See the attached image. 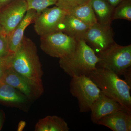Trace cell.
Masks as SVG:
<instances>
[{
  "instance_id": "6da1fadb",
  "label": "cell",
  "mask_w": 131,
  "mask_h": 131,
  "mask_svg": "<svg viewBox=\"0 0 131 131\" xmlns=\"http://www.w3.org/2000/svg\"><path fill=\"white\" fill-rule=\"evenodd\" d=\"M11 67L28 82L37 98L43 94L44 88L42 64L37 46L30 39L24 36L13 54Z\"/></svg>"
},
{
  "instance_id": "7a4b0ae2",
  "label": "cell",
  "mask_w": 131,
  "mask_h": 131,
  "mask_svg": "<svg viewBox=\"0 0 131 131\" xmlns=\"http://www.w3.org/2000/svg\"><path fill=\"white\" fill-rule=\"evenodd\" d=\"M89 77L106 95L131 111V87L115 73L96 67Z\"/></svg>"
},
{
  "instance_id": "3957f363",
  "label": "cell",
  "mask_w": 131,
  "mask_h": 131,
  "mask_svg": "<svg viewBox=\"0 0 131 131\" xmlns=\"http://www.w3.org/2000/svg\"><path fill=\"white\" fill-rule=\"evenodd\" d=\"M99 58L83 39L77 41L74 50L67 56L59 58V66L71 78L89 76L96 68Z\"/></svg>"
},
{
  "instance_id": "277c9868",
  "label": "cell",
  "mask_w": 131,
  "mask_h": 131,
  "mask_svg": "<svg viewBox=\"0 0 131 131\" xmlns=\"http://www.w3.org/2000/svg\"><path fill=\"white\" fill-rule=\"evenodd\" d=\"M96 54L99 58L96 67L110 70L119 77L131 69V45L122 46L114 42Z\"/></svg>"
},
{
  "instance_id": "5b68a950",
  "label": "cell",
  "mask_w": 131,
  "mask_h": 131,
  "mask_svg": "<svg viewBox=\"0 0 131 131\" xmlns=\"http://www.w3.org/2000/svg\"><path fill=\"white\" fill-rule=\"evenodd\" d=\"M71 78L70 91L78 101L80 112L90 111L93 103L100 94V90L89 76H80Z\"/></svg>"
},
{
  "instance_id": "8992f818",
  "label": "cell",
  "mask_w": 131,
  "mask_h": 131,
  "mask_svg": "<svg viewBox=\"0 0 131 131\" xmlns=\"http://www.w3.org/2000/svg\"><path fill=\"white\" fill-rule=\"evenodd\" d=\"M77 41L61 31L40 37V47L50 56L61 58L67 56L74 50Z\"/></svg>"
},
{
  "instance_id": "52a82bcc",
  "label": "cell",
  "mask_w": 131,
  "mask_h": 131,
  "mask_svg": "<svg viewBox=\"0 0 131 131\" xmlns=\"http://www.w3.org/2000/svg\"><path fill=\"white\" fill-rule=\"evenodd\" d=\"M68 12L58 7L46 8L37 15L34 22L35 32L40 37L62 32L64 20Z\"/></svg>"
},
{
  "instance_id": "ba28073f",
  "label": "cell",
  "mask_w": 131,
  "mask_h": 131,
  "mask_svg": "<svg viewBox=\"0 0 131 131\" xmlns=\"http://www.w3.org/2000/svg\"><path fill=\"white\" fill-rule=\"evenodd\" d=\"M114 36V32L110 26L97 22L89 27L83 39L97 54L105 50L115 42Z\"/></svg>"
},
{
  "instance_id": "9c48e42d",
  "label": "cell",
  "mask_w": 131,
  "mask_h": 131,
  "mask_svg": "<svg viewBox=\"0 0 131 131\" xmlns=\"http://www.w3.org/2000/svg\"><path fill=\"white\" fill-rule=\"evenodd\" d=\"M28 10L26 0H14L0 8V25L9 35L21 21Z\"/></svg>"
},
{
  "instance_id": "30bf717a",
  "label": "cell",
  "mask_w": 131,
  "mask_h": 131,
  "mask_svg": "<svg viewBox=\"0 0 131 131\" xmlns=\"http://www.w3.org/2000/svg\"><path fill=\"white\" fill-rule=\"evenodd\" d=\"M123 108H125L101 91L100 96L95 101L90 109L91 121L97 124L103 117Z\"/></svg>"
},
{
  "instance_id": "8fae6325",
  "label": "cell",
  "mask_w": 131,
  "mask_h": 131,
  "mask_svg": "<svg viewBox=\"0 0 131 131\" xmlns=\"http://www.w3.org/2000/svg\"><path fill=\"white\" fill-rule=\"evenodd\" d=\"M97 124L113 131H131V111L126 108L117 110L103 117Z\"/></svg>"
},
{
  "instance_id": "7c38bea8",
  "label": "cell",
  "mask_w": 131,
  "mask_h": 131,
  "mask_svg": "<svg viewBox=\"0 0 131 131\" xmlns=\"http://www.w3.org/2000/svg\"><path fill=\"white\" fill-rule=\"evenodd\" d=\"M37 15V12L35 10H27L21 21L8 35L10 54H13L16 51L25 36L24 32L26 28L31 24L34 22Z\"/></svg>"
},
{
  "instance_id": "4fadbf2b",
  "label": "cell",
  "mask_w": 131,
  "mask_h": 131,
  "mask_svg": "<svg viewBox=\"0 0 131 131\" xmlns=\"http://www.w3.org/2000/svg\"><path fill=\"white\" fill-rule=\"evenodd\" d=\"M1 82L13 87L24 94L29 100L37 98L34 90L28 82L11 67L6 70Z\"/></svg>"
},
{
  "instance_id": "5bb4252c",
  "label": "cell",
  "mask_w": 131,
  "mask_h": 131,
  "mask_svg": "<svg viewBox=\"0 0 131 131\" xmlns=\"http://www.w3.org/2000/svg\"><path fill=\"white\" fill-rule=\"evenodd\" d=\"M89 27L68 13L64 20L62 32L77 41L83 39L84 35Z\"/></svg>"
},
{
  "instance_id": "9a60e30c",
  "label": "cell",
  "mask_w": 131,
  "mask_h": 131,
  "mask_svg": "<svg viewBox=\"0 0 131 131\" xmlns=\"http://www.w3.org/2000/svg\"><path fill=\"white\" fill-rule=\"evenodd\" d=\"M91 4L97 22L104 25L110 26L113 21L114 8L107 0H91Z\"/></svg>"
},
{
  "instance_id": "2e32d148",
  "label": "cell",
  "mask_w": 131,
  "mask_h": 131,
  "mask_svg": "<svg viewBox=\"0 0 131 131\" xmlns=\"http://www.w3.org/2000/svg\"><path fill=\"white\" fill-rule=\"evenodd\" d=\"M27 99L24 94L13 87L0 82V102L16 105L25 103Z\"/></svg>"
},
{
  "instance_id": "e0dca14e",
  "label": "cell",
  "mask_w": 131,
  "mask_h": 131,
  "mask_svg": "<svg viewBox=\"0 0 131 131\" xmlns=\"http://www.w3.org/2000/svg\"><path fill=\"white\" fill-rule=\"evenodd\" d=\"M68 124L56 115H48L39 119L35 124V131H69Z\"/></svg>"
},
{
  "instance_id": "ac0fdd59",
  "label": "cell",
  "mask_w": 131,
  "mask_h": 131,
  "mask_svg": "<svg viewBox=\"0 0 131 131\" xmlns=\"http://www.w3.org/2000/svg\"><path fill=\"white\" fill-rule=\"evenodd\" d=\"M68 13L89 26L97 22L96 16L91 6V0L88 1Z\"/></svg>"
},
{
  "instance_id": "d6986e66",
  "label": "cell",
  "mask_w": 131,
  "mask_h": 131,
  "mask_svg": "<svg viewBox=\"0 0 131 131\" xmlns=\"http://www.w3.org/2000/svg\"><path fill=\"white\" fill-rule=\"evenodd\" d=\"M116 19L131 21V0H124L114 8L112 21Z\"/></svg>"
},
{
  "instance_id": "ffe728a7",
  "label": "cell",
  "mask_w": 131,
  "mask_h": 131,
  "mask_svg": "<svg viewBox=\"0 0 131 131\" xmlns=\"http://www.w3.org/2000/svg\"><path fill=\"white\" fill-rule=\"evenodd\" d=\"M28 6V10L33 9L37 14L48 8L50 6L56 5L57 0H26Z\"/></svg>"
},
{
  "instance_id": "44dd1931",
  "label": "cell",
  "mask_w": 131,
  "mask_h": 131,
  "mask_svg": "<svg viewBox=\"0 0 131 131\" xmlns=\"http://www.w3.org/2000/svg\"><path fill=\"white\" fill-rule=\"evenodd\" d=\"M89 1V0H57L56 5L69 12Z\"/></svg>"
},
{
  "instance_id": "7402d4cb",
  "label": "cell",
  "mask_w": 131,
  "mask_h": 131,
  "mask_svg": "<svg viewBox=\"0 0 131 131\" xmlns=\"http://www.w3.org/2000/svg\"><path fill=\"white\" fill-rule=\"evenodd\" d=\"M11 54L9 52L8 36L4 31L0 32V58Z\"/></svg>"
},
{
  "instance_id": "603a6c76",
  "label": "cell",
  "mask_w": 131,
  "mask_h": 131,
  "mask_svg": "<svg viewBox=\"0 0 131 131\" xmlns=\"http://www.w3.org/2000/svg\"><path fill=\"white\" fill-rule=\"evenodd\" d=\"M13 54H10L7 56L0 58V68L11 67Z\"/></svg>"
},
{
  "instance_id": "cb8c5ba5",
  "label": "cell",
  "mask_w": 131,
  "mask_h": 131,
  "mask_svg": "<svg viewBox=\"0 0 131 131\" xmlns=\"http://www.w3.org/2000/svg\"><path fill=\"white\" fill-rule=\"evenodd\" d=\"M123 76L125 77V81L131 87V69L127 70Z\"/></svg>"
},
{
  "instance_id": "d4e9b609",
  "label": "cell",
  "mask_w": 131,
  "mask_h": 131,
  "mask_svg": "<svg viewBox=\"0 0 131 131\" xmlns=\"http://www.w3.org/2000/svg\"><path fill=\"white\" fill-rule=\"evenodd\" d=\"M5 119V113L3 110H0V130L2 128L3 123Z\"/></svg>"
},
{
  "instance_id": "484cf974",
  "label": "cell",
  "mask_w": 131,
  "mask_h": 131,
  "mask_svg": "<svg viewBox=\"0 0 131 131\" xmlns=\"http://www.w3.org/2000/svg\"><path fill=\"white\" fill-rule=\"evenodd\" d=\"M124 1V0H107L110 5L114 8L117 6V5Z\"/></svg>"
},
{
  "instance_id": "4316f807",
  "label": "cell",
  "mask_w": 131,
  "mask_h": 131,
  "mask_svg": "<svg viewBox=\"0 0 131 131\" xmlns=\"http://www.w3.org/2000/svg\"><path fill=\"white\" fill-rule=\"evenodd\" d=\"M26 123L25 121H21L19 123L18 125V129L17 130L18 131H21L24 130L25 127Z\"/></svg>"
},
{
  "instance_id": "83f0119b",
  "label": "cell",
  "mask_w": 131,
  "mask_h": 131,
  "mask_svg": "<svg viewBox=\"0 0 131 131\" xmlns=\"http://www.w3.org/2000/svg\"><path fill=\"white\" fill-rule=\"evenodd\" d=\"M14 0H0V8L9 4Z\"/></svg>"
},
{
  "instance_id": "f1b7e54d",
  "label": "cell",
  "mask_w": 131,
  "mask_h": 131,
  "mask_svg": "<svg viewBox=\"0 0 131 131\" xmlns=\"http://www.w3.org/2000/svg\"><path fill=\"white\" fill-rule=\"evenodd\" d=\"M9 67H2V68H0V82L2 80L3 77L4 75L6 70Z\"/></svg>"
},
{
  "instance_id": "f546056e",
  "label": "cell",
  "mask_w": 131,
  "mask_h": 131,
  "mask_svg": "<svg viewBox=\"0 0 131 131\" xmlns=\"http://www.w3.org/2000/svg\"><path fill=\"white\" fill-rule=\"evenodd\" d=\"M3 31V30L1 26V25H0V32H2Z\"/></svg>"
}]
</instances>
